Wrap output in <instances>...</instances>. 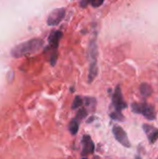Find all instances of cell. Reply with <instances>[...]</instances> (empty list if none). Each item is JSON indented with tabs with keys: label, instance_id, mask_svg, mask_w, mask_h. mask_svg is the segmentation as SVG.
<instances>
[{
	"label": "cell",
	"instance_id": "cell-2",
	"mask_svg": "<svg viewBox=\"0 0 158 159\" xmlns=\"http://www.w3.org/2000/svg\"><path fill=\"white\" fill-rule=\"evenodd\" d=\"M131 109L135 114L142 115L148 120H154L156 117V112L155 106L152 104L146 102H142V103L135 102L131 104Z\"/></svg>",
	"mask_w": 158,
	"mask_h": 159
},
{
	"label": "cell",
	"instance_id": "cell-3",
	"mask_svg": "<svg viewBox=\"0 0 158 159\" xmlns=\"http://www.w3.org/2000/svg\"><path fill=\"white\" fill-rule=\"evenodd\" d=\"M112 103L113 106L115 107V112H119L121 113V111L123 109H126L128 107V104L126 103V102L123 99V95H122V90H121V87L118 85L116 86L115 92L113 94V99H112Z\"/></svg>",
	"mask_w": 158,
	"mask_h": 159
},
{
	"label": "cell",
	"instance_id": "cell-20",
	"mask_svg": "<svg viewBox=\"0 0 158 159\" xmlns=\"http://www.w3.org/2000/svg\"><path fill=\"white\" fill-rule=\"evenodd\" d=\"M82 159H88V158H86V157H84V158H82Z\"/></svg>",
	"mask_w": 158,
	"mask_h": 159
},
{
	"label": "cell",
	"instance_id": "cell-8",
	"mask_svg": "<svg viewBox=\"0 0 158 159\" xmlns=\"http://www.w3.org/2000/svg\"><path fill=\"white\" fill-rule=\"evenodd\" d=\"M62 36V32L61 31H52L48 36V43L53 48H57L59 46V42Z\"/></svg>",
	"mask_w": 158,
	"mask_h": 159
},
{
	"label": "cell",
	"instance_id": "cell-4",
	"mask_svg": "<svg viewBox=\"0 0 158 159\" xmlns=\"http://www.w3.org/2000/svg\"><path fill=\"white\" fill-rule=\"evenodd\" d=\"M65 8L59 7L56 9H53L47 16V23L48 26H55L58 25L65 17Z\"/></svg>",
	"mask_w": 158,
	"mask_h": 159
},
{
	"label": "cell",
	"instance_id": "cell-9",
	"mask_svg": "<svg viewBox=\"0 0 158 159\" xmlns=\"http://www.w3.org/2000/svg\"><path fill=\"white\" fill-rule=\"evenodd\" d=\"M98 75V66L97 61H92L89 65V71H88V82L91 83Z\"/></svg>",
	"mask_w": 158,
	"mask_h": 159
},
{
	"label": "cell",
	"instance_id": "cell-12",
	"mask_svg": "<svg viewBox=\"0 0 158 159\" xmlns=\"http://www.w3.org/2000/svg\"><path fill=\"white\" fill-rule=\"evenodd\" d=\"M79 129V123L76 119H73L69 124V130L73 135H75Z\"/></svg>",
	"mask_w": 158,
	"mask_h": 159
},
{
	"label": "cell",
	"instance_id": "cell-21",
	"mask_svg": "<svg viewBox=\"0 0 158 159\" xmlns=\"http://www.w3.org/2000/svg\"><path fill=\"white\" fill-rule=\"evenodd\" d=\"M157 159H158V158H157Z\"/></svg>",
	"mask_w": 158,
	"mask_h": 159
},
{
	"label": "cell",
	"instance_id": "cell-1",
	"mask_svg": "<svg viewBox=\"0 0 158 159\" xmlns=\"http://www.w3.org/2000/svg\"><path fill=\"white\" fill-rule=\"evenodd\" d=\"M44 47V40L41 38H33L16 45L11 49V56L13 58L26 57L31 54H34L42 49Z\"/></svg>",
	"mask_w": 158,
	"mask_h": 159
},
{
	"label": "cell",
	"instance_id": "cell-15",
	"mask_svg": "<svg viewBox=\"0 0 158 159\" xmlns=\"http://www.w3.org/2000/svg\"><path fill=\"white\" fill-rule=\"evenodd\" d=\"M87 116H88L87 110H86L85 108H81V109H79V111L77 112L76 117H75L74 119H76L77 121H79V120H81V119H84Z\"/></svg>",
	"mask_w": 158,
	"mask_h": 159
},
{
	"label": "cell",
	"instance_id": "cell-11",
	"mask_svg": "<svg viewBox=\"0 0 158 159\" xmlns=\"http://www.w3.org/2000/svg\"><path fill=\"white\" fill-rule=\"evenodd\" d=\"M140 91H141V94H142L143 97L147 98V97H149V96L152 95V93H153V89H152V87H151L149 84L142 83V84L140 86Z\"/></svg>",
	"mask_w": 158,
	"mask_h": 159
},
{
	"label": "cell",
	"instance_id": "cell-16",
	"mask_svg": "<svg viewBox=\"0 0 158 159\" xmlns=\"http://www.w3.org/2000/svg\"><path fill=\"white\" fill-rule=\"evenodd\" d=\"M110 116L114 120H117V121H123L124 120L123 115L119 112H113L112 114H110Z\"/></svg>",
	"mask_w": 158,
	"mask_h": 159
},
{
	"label": "cell",
	"instance_id": "cell-5",
	"mask_svg": "<svg viewBox=\"0 0 158 159\" xmlns=\"http://www.w3.org/2000/svg\"><path fill=\"white\" fill-rule=\"evenodd\" d=\"M113 133H114V136H115V140L120 144H122L124 147L129 148L131 146L130 142L129 140V137H128L126 131L121 127H119V126H114V128H113Z\"/></svg>",
	"mask_w": 158,
	"mask_h": 159
},
{
	"label": "cell",
	"instance_id": "cell-14",
	"mask_svg": "<svg viewBox=\"0 0 158 159\" xmlns=\"http://www.w3.org/2000/svg\"><path fill=\"white\" fill-rule=\"evenodd\" d=\"M84 102H85V105H87L88 107H91V108L94 109L95 106H96V100L94 98L87 97V98H85Z\"/></svg>",
	"mask_w": 158,
	"mask_h": 159
},
{
	"label": "cell",
	"instance_id": "cell-13",
	"mask_svg": "<svg viewBox=\"0 0 158 159\" xmlns=\"http://www.w3.org/2000/svg\"><path fill=\"white\" fill-rule=\"evenodd\" d=\"M82 104H83L82 98L80 96H75V98L73 102V104H72V109H77L80 106H82Z\"/></svg>",
	"mask_w": 158,
	"mask_h": 159
},
{
	"label": "cell",
	"instance_id": "cell-6",
	"mask_svg": "<svg viewBox=\"0 0 158 159\" xmlns=\"http://www.w3.org/2000/svg\"><path fill=\"white\" fill-rule=\"evenodd\" d=\"M82 145H83V150H82V156H88L90 155L94 152L95 150V145L94 143L92 142V139L88 135H85L82 138Z\"/></svg>",
	"mask_w": 158,
	"mask_h": 159
},
{
	"label": "cell",
	"instance_id": "cell-19",
	"mask_svg": "<svg viewBox=\"0 0 158 159\" xmlns=\"http://www.w3.org/2000/svg\"><path fill=\"white\" fill-rule=\"evenodd\" d=\"M88 4H89V1H81L80 2V6L83 7H86Z\"/></svg>",
	"mask_w": 158,
	"mask_h": 159
},
{
	"label": "cell",
	"instance_id": "cell-10",
	"mask_svg": "<svg viewBox=\"0 0 158 159\" xmlns=\"http://www.w3.org/2000/svg\"><path fill=\"white\" fill-rule=\"evenodd\" d=\"M88 53H89V57L92 60V61H97L96 60H97V56H98V48H97V44H96L95 39H93L89 43Z\"/></svg>",
	"mask_w": 158,
	"mask_h": 159
},
{
	"label": "cell",
	"instance_id": "cell-7",
	"mask_svg": "<svg viewBox=\"0 0 158 159\" xmlns=\"http://www.w3.org/2000/svg\"><path fill=\"white\" fill-rule=\"evenodd\" d=\"M142 129L145 132V134L147 135V138L150 142L151 144L155 143L158 140V129L148 125V124H143L142 125Z\"/></svg>",
	"mask_w": 158,
	"mask_h": 159
},
{
	"label": "cell",
	"instance_id": "cell-17",
	"mask_svg": "<svg viewBox=\"0 0 158 159\" xmlns=\"http://www.w3.org/2000/svg\"><path fill=\"white\" fill-rule=\"evenodd\" d=\"M57 58H58V54H57L56 51H54V52L51 54V56H50V64H51L52 66H54V65L56 64Z\"/></svg>",
	"mask_w": 158,
	"mask_h": 159
},
{
	"label": "cell",
	"instance_id": "cell-18",
	"mask_svg": "<svg viewBox=\"0 0 158 159\" xmlns=\"http://www.w3.org/2000/svg\"><path fill=\"white\" fill-rule=\"evenodd\" d=\"M89 4H90L91 6H93L94 7H100V6H102V5L103 4V1H102V0H100V1L96 0V1H91V2H89Z\"/></svg>",
	"mask_w": 158,
	"mask_h": 159
}]
</instances>
